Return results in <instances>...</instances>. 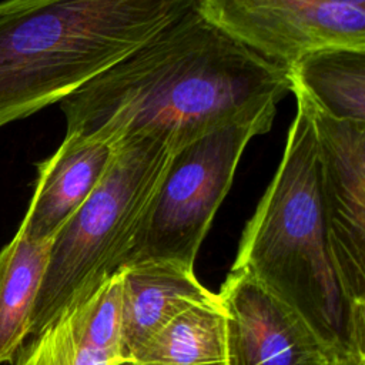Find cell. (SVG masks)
Listing matches in <instances>:
<instances>
[{"label":"cell","instance_id":"obj_1","mask_svg":"<svg viewBox=\"0 0 365 365\" xmlns=\"http://www.w3.org/2000/svg\"><path fill=\"white\" fill-rule=\"evenodd\" d=\"M288 68L205 17L197 4L60 101L66 134L117 141L160 135L178 147L278 106Z\"/></svg>","mask_w":365,"mask_h":365},{"label":"cell","instance_id":"obj_2","mask_svg":"<svg viewBox=\"0 0 365 365\" xmlns=\"http://www.w3.org/2000/svg\"><path fill=\"white\" fill-rule=\"evenodd\" d=\"M231 269L292 309L328 351L365 354V309L348 302L331 261L318 147L299 101L277 173L244 227Z\"/></svg>","mask_w":365,"mask_h":365},{"label":"cell","instance_id":"obj_3","mask_svg":"<svg viewBox=\"0 0 365 365\" xmlns=\"http://www.w3.org/2000/svg\"><path fill=\"white\" fill-rule=\"evenodd\" d=\"M197 0L0 1V128L60 103Z\"/></svg>","mask_w":365,"mask_h":365},{"label":"cell","instance_id":"obj_4","mask_svg":"<svg viewBox=\"0 0 365 365\" xmlns=\"http://www.w3.org/2000/svg\"><path fill=\"white\" fill-rule=\"evenodd\" d=\"M175 150L173 140L148 134L115 143L106 174L53 240L30 338L133 261Z\"/></svg>","mask_w":365,"mask_h":365},{"label":"cell","instance_id":"obj_5","mask_svg":"<svg viewBox=\"0 0 365 365\" xmlns=\"http://www.w3.org/2000/svg\"><path fill=\"white\" fill-rule=\"evenodd\" d=\"M275 113L272 106L235 118L174 151L131 262L147 258L195 262L244 150L254 137L271 130Z\"/></svg>","mask_w":365,"mask_h":365},{"label":"cell","instance_id":"obj_6","mask_svg":"<svg viewBox=\"0 0 365 365\" xmlns=\"http://www.w3.org/2000/svg\"><path fill=\"white\" fill-rule=\"evenodd\" d=\"M291 93L307 108L314 127L335 274L348 302L365 309V121L332 117L294 84Z\"/></svg>","mask_w":365,"mask_h":365},{"label":"cell","instance_id":"obj_7","mask_svg":"<svg viewBox=\"0 0 365 365\" xmlns=\"http://www.w3.org/2000/svg\"><path fill=\"white\" fill-rule=\"evenodd\" d=\"M197 9L285 68L315 48H365V0H197Z\"/></svg>","mask_w":365,"mask_h":365},{"label":"cell","instance_id":"obj_8","mask_svg":"<svg viewBox=\"0 0 365 365\" xmlns=\"http://www.w3.org/2000/svg\"><path fill=\"white\" fill-rule=\"evenodd\" d=\"M230 329V365H324L328 349L285 304L230 271L218 292Z\"/></svg>","mask_w":365,"mask_h":365},{"label":"cell","instance_id":"obj_9","mask_svg":"<svg viewBox=\"0 0 365 365\" xmlns=\"http://www.w3.org/2000/svg\"><path fill=\"white\" fill-rule=\"evenodd\" d=\"M115 144L66 134L58 148L37 164L27 211L20 222L33 238H54L106 174Z\"/></svg>","mask_w":365,"mask_h":365},{"label":"cell","instance_id":"obj_10","mask_svg":"<svg viewBox=\"0 0 365 365\" xmlns=\"http://www.w3.org/2000/svg\"><path fill=\"white\" fill-rule=\"evenodd\" d=\"M218 294L205 288L194 264L147 258L121 269V348L133 361L137 349L163 325L188 307Z\"/></svg>","mask_w":365,"mask_h":365},{"label":"cell","instance_id":"obj_11","mask_svg":"<svg viewBox=\"0 0 365 365\" xmlns=\"http://www.w3.org/2000/svg\"><path fill=\"white\" fill-rule=\"evenodd\" d=\"M53 240L33 238L19 225L0 250V365L13 364L30 338Z\"/></svg>","mask_w":365,"mask_h":365},{"label":"cell","instance_id":"obj_12","mask_svg":"<svg viewBox=\"0 0 365 365\" xmlns=\"http://www.w3.org/2000/svg\"><path fill=\"white\" fill-rule=\"evenodd\" d=\"M135 365H230V329L217 295L194 304L154 332L133 355Z\"/></svg>","mask_w":365,"mask_h":365},{"label":"cell","instance_id":"obj_13","mask_svg":"<svg viewBox=\"0 0 365 365\" xmlns=\"http://www.w3.org/2000/svg\"><path fill=\"white\" fill-rule=\"evenodd\" d=\"M301 88L332 117L365 121V48L327 46L302 54L289 68Z\"/></svg>","mask_w":365,"mask_h":365},{"label":"cell","instance_id":"obj_14","mask_svg":"<svg viewBox=\"0 0 365 365\" xmlns=\"http://www.w3.org/2000/svg\"><path fill=\"white\" fill-rule=\"evenodd\" d=\"M121 362L127 359L93 344L86 329L83 299H78L30 338L13 365H118Z\"/></svg>","mask_w":365,"mask_h":365},{"label":"cell","instance_id":"obj_15","mask_svg":"<svg viewBox=\"0 0 365 365\" xmlns=\"http://www.w3.org/2000/svg\"><path fill=\"white\" fill-rule=\"evenodd\" d=\"M324 365H365V354L354 351H328Z\"/></svg>","mask_w":365,"mask_h":365},{"label":"cell","instance_id":"obj_16","mask_svg":"<svg viewBox=\"0 0 365 365\" xmlns=\"http://www.w3.org/2000/svg\"><path fill=\"white\" fill-rule=\"evenodd\" d=\"M118 365H135V362H133V361H127V362H121V364H118Z\"/></svg>","mask_w":365,"mask_h":365}]
</instances>
